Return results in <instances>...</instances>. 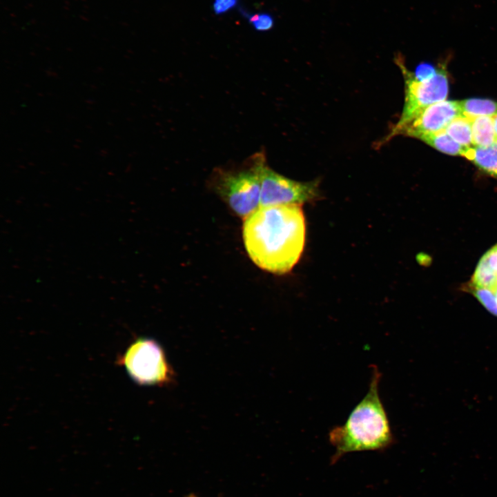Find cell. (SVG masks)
Segmentation results:
<instances>
[{"label": "cell", "mask_w": 497, "mask_h": 497, "mask_svg": "<svg viewBox=\"0 0 497 497\" xmlns=\"http://www.w3.org/2000/svg\"><path fill=\"white\" fill-rule=\"evenodd\" d=\"M470 282L474 285L494 289L497 286V275L480 260Z\"/></svg>", "instance_id": "14"}, {"label": "cell", "mask_w": 497, "mask_h": 497, "mask_svg": "<svg viewBox=\"0 0 497 497\" xmlns=\"http://www.w3.org/2000/svg\"><path fill=\"white\" fill-rule=\"evenodd\" d=\"M464 287L465 290L472 294L487 311L497 317V298L494 290L476 286L471 282Z\"/></svg>", "instance_id": "13"}, {"label": "cell", "mask_w": 497, "mask_h": 497, "mask_svg": "<svg viewBox=\"0 0 497 497\" xmlns=\"http://www.w3.org/2000/svg\"><path fill=\"white\" fill-rule=\"evenodd\" d=\"M480 260L497 275V244L487 251Z\"/></svg>", "instance_id": "17"}, {"label": "cell", "mask_w": 497, "mask_h": 497, "mask_svg": "<svg viewBox=\"0 0 497 497\" xmlns=\"http://www.w3.org/2000/svg\"><path fill=\"white\" fill-rule=\"evenodd\" d=\"M305 235L302 205L260 206L244 219L242 237L250 259L271 273L293 269L302 254Z\"/></svg>", "instance_id": "1"}, {"label": "cell", "mask_w": 497, "mask_h": 497, "mask_svg": "<svg viewBox=\"0 0 497 497\" xmlns=\"http://www.w3.org/2000/svg\"><path fill=\"white\" fill-rule=\"evenodd\" d=\"M471 121L473 146L485 148L496 142L492 117H477Z\"/></svg>", "instance_id": "9"}, {"label": "cell", "mask_w": 497, "mask_h": 497, "mask_svg": "<svg viewBox=\"0 0 497 497\" xmlns=\"http://www.w3.org/2000/svg\"><path fill=\"white\" fill-rule=\"evenodd\" d=\"M369 389L342 425L329 433V441L335 448L331 463L335 464L345 454L362 451H382L396 442L385 408L379 395L381 373L371 365Z\"/></svg>", "instance_id": "2"}, {"label": "cell", "mask_w": 497, "mask_h": 497, "mask_svg": "<svg viewBox=\"0 0 497 497\" xmlns=\"http://www.w3.org/2000/svg\"><path fill=\"white\" fill-rule=\"evenodd\" d=\"M417 139L432 148L450 155L462 156L467 148L456 142L445 130L433 134L422 135Z\"/></svg>", "instance_id": "11"}, {"label": "cell", "mask_w": 497, "mask_h": 497, "mask_svg": "<svg viewBox=\"0 0 497 497\" xmlns=\"http://www.w3.org/2000/svg\"><path fill=\"white\" fill-rule=\"evenodd\" d=\"M133 381L141 385H166L175 373L164 350L156 340L140 338L131 343L117 360Z\"/></svg>", "instance_id": "5"}, {"label": "cell", "mask_w": 497, "mask_h": 497, "mask_svg": "<svg viewBox=\"0 0 497 497\" xmlns=\"http://www.w3.org/2000/svg\"><path fill=\"white\" fill-rule=\"evenodd\" d=\"M460 115L458 101H441L424 109L401 128L396 136L402 135L417 139L422 135L439 133L445 130L453 119Z\"/></svg>", "instance_id": "7"}, {"label": "cell", "mask_w": 497, "mask_h": 497, "mask_svg": "<svg viewBox=\"0 0 497 497\" xmlns=\"http://www.w3.org/2000/svg\"><path fill=\"white\" fill-rule=\"evenodd\" d=\"M238 0H214L213 10L216 15L226 14L237 6Z\"/></svg>", "instance_id": "16"}, {"label": "cell", "mask_w": 497, "mask_h": 497, "mask_svg": "<svg viewBox=\"0 0 497 497\" xmlns=\"http://www.w3.org/2000/svg\"><path fill=\"white\" fill-rule=\"evenodd\" d=\"M462 157L483 171L497 178V142L485 148L475 146L467 148Z\"/></svg>", "instance_id": "8"}, {"label": "cell", "mask_w": 497, "mask_h": 497, "mask_svg": "<svg viewBox=\"0 0 497 497\" xmlns=\"http://www.w3.org/2000/svg\"><path fill=\"white\" fill-rule=\"evenodd\" d=\"M185 497H198V496H196L195 494L191 493V494H189L188 495H187V496H185Z\"/></svg>", "instance_id": "19"}, {"label": "cell", "mask_w": 497, "mask_h": 497, "mask_svg": "<svg viewBox=\"0 0 497 497\" xmlns=\"http://www.w3.org/2000/svg\"><path fill=\"white\" fill-rule=\"evenodd\" d=\"M497 298V286L493 289Z\"/></svg>", "instance_id": "20"}, {"label": "cell", "mask_w": 497, "mask_h": 497, "mask_svg": "<svg viewBox=\"0 0 497 497\" xmlns=\"http://www.w3.org/2000/svg\"><path fill=\"white\" fill-rule=\"evenodd\" d=\"M248 20L253 28L260 32L268 31L274 26L273 17L266 12L248 15Z\"/></svg>", "instance_id": "15"}, {"label": "cell", "mask_w": 497, "mask_h": 497, "mask_svg": "<svg viewBox=\"0 0 497 497\" xmlns=\"http://www.w3.org/2000/svg\"><path fill=\"white\" fill-rule=\"evenodd\" d=\"M445 131L456 142L465 148L473 145L471 121L468 117L463 115L457 117L449 123Z\"/></svg>", "instance_id": "12"}, {"label": "cell", "mask_w": 497, "mask_h": 497, "mask_svg": "<svg viewBox=\"0 0 497 497\" xmlns=\"http://www.w3.org/2000/svg\"><path fill=\"white\" fill-rule=\"evenodd\" d=\"M266 163V155L262 150L237 166L217 167L211 175V188L237 216L244 219L260 206L261 171Z\"/></svg>", "instance_id": "3"}, {"label": "cell", "mask_w": 497, "mask_h": 497, "mask_svg": "<svg viewBox=\"0 0 497 497\" xmlns=\"http://www.w3.org/2000/svg\"><path fill=\"white\" fill-rule=\"evenodd\" d=\"M320 197L319 181H295L275 171L267 162L262 167L260 206L302 205Z\"/></svg>", "instance_id": "6"}, {"label": "cell", "mask_w": 497, "mask_h": 497, "mask_svg": "<svg viewBox=\"0 0 497 497\" xmlns=\"http://www.w3.org/2000/svg\"><path fill=\"white\" fill-rule=\"evenodd\" d=\"M492 117H493V121H494L496 139V142H497V113Z\"/></svg>", "instance_id": "18"}, {"label": "cell", "mask_w": 497, "mask_h": 497, "mask_svg": "<svg viewBox=\"0 0 497 497\" xmlns=\"http://www.w3.org/2000/svg\"><path fill=\"white\" fill-rule=\"evenodd\" d=\"M462 115L469 119L493 117L497 113V102L488 99L470 98L458 101Z\"/></svg>", "instance_id": "10"}, {"label": "cell", "mask_w": 497, "mask_h": 497, "mask_svg": "<svg viewBox=\"0 0 497 497\" xmlns=\"http://www.w3.org/2000/svg\"><path fill=\"white\" fill-rule=\"evenodd\" d=\"M394 61L399 66L405 81L403 108L397 122L378 144L379 146L396 137V134L401 128L427 107L446 100L449 92V80L446 69L447 60L440 63L436 72L426 78L419 77L408 70L400 54L395 56Z\"/></svg>", "instance_id": "4"}]
</instances>
